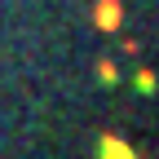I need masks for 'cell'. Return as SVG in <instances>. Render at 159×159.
Masks as SVG:
<instances>
[{"instance_id": "cell-1", "label": "cell", "mask_w": 159, "mask_h": 159, "mask_svg": "<svg viewBox=\"0 0 159 159\" xmlns=\"http://www.w3.org/2000/svg\"><path fill=\"white\" fill-rule=\"evenodd\" d=\"M102 155H111V159H133V150H128L124 142H115V137H106V142H102Z\"/></svg>"}, {"instance_id": "cell-2", "label": "cell", "mask_w": 159, "mask_h": 159, "mask_svg": "<svg viewBox=\"0 0 159 159\" xmlns=\"http://www.w3.org/2000/svg\"><path fill=\"white\" fill-rule=\"evenodd\" d=\"M97 22H102V27H115L119 22V18H115V5H102V18H97Z\"/></svg>"}]
</instances>
